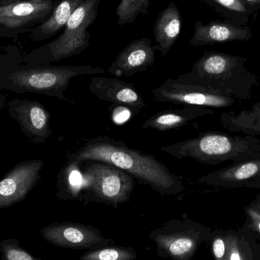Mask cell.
<instances>
[{
	"mask_svg": "<svg viewBox=\"0 0 260 260\" xmlns=\"http://www.w3.org/2000/svg\"><path fill=\"white\" fill-rule=\"evenodd\" d=\"M250 229L260 236V209L256 203L245 208Z\"/></svg>",
	"mask_w": 260,
	"mask_h": 260,
	"instance_id": "cell-26",
	"label": "cell"
},
{
	"mask_svg": "<svg viewBox=\"0 0 260 260\" xmlns=\"http://www.w3.org/2000/svg\"><path fill=\"white\" fill-rule=\"evenodd\" d=\"M208 231L201 229L183 231L175 233L161 234L156 236L158 250L175 260H191L199 246L207 239Z\"/></svg>",
	"mask_w": 260,
	"mask_h": 260,
	"instance_id": "cell-15",
	"label": "cell"
},
{
	"mask_svg": "<svg viewBox=\"0 0 260 260\" xmlns=\"http://www.w3.org/2000/svg\"><path fill=\"white\" fill-rule=\"evenodd\" d=\"M85 0H61L45 21L29 31L30 39L39 42L56 35L65 27L73 12Z\"/></svg>",
	"mask_w": 260,
	"mask_h": 260,
	"instance_id": "cell-19",
	"label": "cell"
},
{
	"mask_svg": "<svg viewBox=\"0 0 260 260\" xmlns=\"http://www.w3.org/2000/svg\"><path fill=\"white\" fill-rule=\"evenodd\" d=\"M243 1L252 13L260 9V0H243Z\"/></svg>",
	"mask_w": 260,
	"mask_h": 260,
	"instance_id": "cell-28",
	"label": "cell"
},
{
	"mask_svg": "<svg viewBox=\"0 0 260 260\" xmlns=\"http://www.w3.org/2000/svg\"><path fill=\"white\" fill-rule=\"evenodd\" d=\"M259 176H260V174H259Z\"/></svg>",
	"mask_w": 260,
	"mask_h": 260,
	"instance_id": "cell-31",
	"label": "cell"
},
{
	"mask_svg": "<svg viewBox=\"0 0 260 260\" xmlns=\"http://www.w3.org/2000/svg\"><path fill=\"white\" fill-rule=\"evenodd\" d=\"M19 1H24V0H0V6H5V5L10 4V3ZM44 1L55 2L56 0H44Z\"/></svg>",
	"mask_w": 260,
	"mask_h": 260,
	"instance_id": "cell-29",
	"label": "cell"
},
{
	"mask_svg": "<svg viewBox=\"0 0 260 260\" xmlns=\"http://www.w3.org/2000/svg\"><path fill=\"white\" fill-rule=\"evenodd\" d=\"M136 253L132 248L111 247L91 250L84 253L80 260H133Z\"/></svg>",
	"mask_w": 260,
	"mask_h": 260,
	"instance_id": "cell-23",
	"label": "cell"
},
{
	"mask_svg": "<svg viewBox=\"0 0 260 260\" xmlns=\"http://www.w3.org/2000/svg\"><path fill=\"white\" fill-rule=\"evenodd\" d=\"M160 150L175 158L189 157L211 165L253 155V148L248 141L216 133L200 135L188 140L161 147Z\"/></svg>",
	"mask_w": 260,
	"mask_h": 260,
	"instance_id": "cell-4",
	"label": "cell"
},
{
	"mask_svg": "<svg viewBox=\"0 0 260 260\" xmlns=\"http://www.w3.org/2000/svg\"><path fill=\"white\" fill-rule=\"evenodd\" d=\"M151 92L154 101L159 103L217 108H228L234 104V99L225 93L200 85L182 83L174 79H167Z\"/></svg>",
	"mask_w": 260,
	"mask_h": 260,
	"instance_id": "cell-7",
	"label": "cell"
},
{
	"mask_svg": "<svg viewBox=\"0 0 260 260\" xmlns=\"http://www.w3.org/2000/svg\"><path fill=\"white\" fill-rule=\"evenodd\" d=\"M212 239L215 260H255L250 243L241 233L235 231L216 232Z\"/></svg>",
	"mask_w": 260,
	"mask_h": 260,
	"instance_id": "cell-17",
	"label": "cell"
},
{
	"mask_svg": "<svg viewBox=\"0 0 260 260\" xmlns=\"http://www.w3.org/2000/svg\"><path fill=\"white\" fill-rule=\"evenodd\" d=\"M252 37L251 29L247 26L238 27L225 21H211L206 24L197 21L189 44L194 47H203L234 41H249Z\"/></svg>",
	"mask_w": 260,
	"mask_h": 260,
	"instance_id": "cell-14",
	"label": "cell"
},
{
	"mask_svg": "<svg viewBox=\"0 0 260 260\" xmlns=\"http://www.w3.org/2000/svg\"><path fill=\"white\" fill-rule=\"evenodd\" d=\"M105 70L91 66L38 67L16 70L6 79L7 88L15 91L39 93L72 102L64 96L72 79L78 76L103 74Z\"/></svg>",
	"mask_w": 260,
	"mask_h": 260,
	"instance_id": "cell-3",
	"label": "cell"
},
{
	"mask_svg": "<svg viewBox=\"0 0 260 260\" xmlns=\"http://www.w3.org/2000/svg\"><path fill=\"white\" fill-rule=\"evenodd\" d=\"M69 161L94 160L109 164L129 174L161 195H176L184 190L182 177L171 172L155 157L129 148L108 136L88 140L76 152L67 155Z\"/></svg>",
	"mask_w": 260,
	"mask_h": 260,
	"instance_id": "cell-1",
	"label": "cell"
},
{
	"mask_svg": "<svg viewBox=\"0 0 260 260\" xmlns=\"http://www.w3.org/2000/svg\"><path fill=\"white\" fill-rule=\"evenodd\" d=\"M151 0H121L117 6L116 15L120 26L133 24L140 15H147Z\"/></svg>",
	"mask_w": 260,
	"mask_h": 260,
	"instance_id": "cell-22",
	"label": "cell"
},
{
	"mask_svg": "<svg viewBox=\"0 0 260 260\" xmlns=\"http://www.w3.org/2000/svg\"><path fill=\"white\" fill-rule=\"evenodd\" d=\"M79 162L69 161L59 174V190L64 198L76 199L83 189V174L79 168Z\"/></svg>",
	"mask_w": 260,
	"mask_h": 260,
	"instance_id": "cell-21",
	"label": "cell"
},
{
	"mask_svg": "<svg viewBox=\"0 0 260 260\" xmlns=\"http://www.w3.org/2000/svg\"><path fill=\"white\" fill-rule=\"evenodd\" d=\"M89 90L100 100L114 105L127 107L134 114L146 106L144 99L133 84L120 80L118 78H91Z\"/></svg>",
	"mask_w": 260,
	"mask_h": 260,
	"instance_id": "cell-13",
	"label": "cell"
},
{
	"mask_svg": "<svg viewBox=\"0 0 260 260\" xmlns=\"http://www.w3.org/2000/svg\"><path fill=\"white\" fill-rule=\"evenodd\" d=\"M256 204H257V206H259L260 209V198L259 199V200H257V202H256Z\"/></svg>",
	"mask_w": 260,
	"mask_h": 260,
	"instance_id": "cell-30",
	"label": "cell"
},
{
	"mask_svg": "<svg viewBox=\"0 0 260 260\" xmlns=\"http://www.w3.org/2000/svg\"><path fill=\"white\" fill-rule=\"evenodd\" d=\"M155 61V50L150 38L135 40L128 44L114 59L108 69L116 78L132 77L135 74L149 70Z\"/></svg>",
	"mask_w": 260,
	"mask_h": 260,
	"instance_id": "cell-12",
	"label": "cell"
},
{
	"mask_svg": "<svg viewBox=\"0 0 260 260\" xmlns=\"http://www.w3.org/2000/svg\"><path fill=\"white\" fill-rule=\"evenodd\" d=\"M260 174V160H249L224 168L200 179L202 183L218 185L228 182H241Z\"/></svg>",
	"mask_w": 260,
	"mask_h": 260,
	"instance_id": "cell-20",
	"label": "cell"
},
{
	"mask_svg": "<svg viewBox=\"0 0 260 260\" xmlns=\"http://www.w3.org/2000/svg\"><path fill=\"white\" fill-rule=\"evenodd\" d=\"M183 108L160 111L147 119L142 128L157 131H168L179 129L200 116L208 114L207 110L203 107L184 105Z\"/></svg>",
	"mask_w": 260,
	"mask_h": 260,
	"instance_id": "cell-18",
	"label": "cell"
},
{
	"mask_svg": "<svg viewBox=\"0 0 260 260\" xmlns=\"http://www.w3.org/2000/svg\"><path fill=\"white\" fill-rule=\"evenodd\" d=\"M111 112V120L117 125H121L127 122L132 117V110L127 107L115 105Z\"/></svg>",
	"mask_w": 260,
	"mask_h": 260,
	"instance_id": "cell-27",
	"label": "cell"
},
{
	"mask_svg": "<svg viewBox=\"0 0 260 260\" xmlns=\"http://www.w3.org/2000/svg\"><path fill=\"white\" fill-rule=\"evenodd\" d=\"M82 174L83 189L94 200L113 206L129 201L135 183L125 171L99 162L85 168Z\"/></svg>",
	"mask_w": 260,
	"mask_h": 260,
	"instance_id": "cell-5",
	"label": "cell"
},
{
	"mask_svg": "<svg viewBox=\"0 0 260 260\" xmlns=\"http://www.w3.org/2000/svg\"><path fill=\"white\" fill-rule=\"evenodd\" d=\"M101 0H85L70 17L63 32L54 41L35 49L27 55L33 65H47L79 55L90 45L88 28L98 17Z\"/></svg>",
	"mask_w": 260,
	"mask_h": 260,
	"instance_id": "cell-2",
	"label": "cell"
},
{
	"mask_svg": "<svg viewBox=\"0 0 260 260\" xmlns=\"http://www.w3.org/2000/svg\"><path fill=\"white\" fill-rule=\"evenodd\" d=\"M0 247L3 260H41L29 254L14 241H3Z\"/></svg>",
	"mask_w": 260,
	"mask_h": 260,
	"instance_id": "cell-24",
	"label": "cell"
},
{
	"mask_svg": "<svg viewBox=\"0 0 260 260\" xmlns=\"http://www.w3.org/2000/svg\"><path fill=\"white\" fill-rule=\"evenodd\" d=\"M245 61V58L241 56L219 52H206L194 63L189 73L176 79L182 83L200 85L225 93L222 88L224 81L241 70Z\"/></svg>",
	"mask_w": 260,
	"mask_h": 260,
	"instance_id": "cell-6",
	"label": "cell"
},
{
	"mask_svg": "<svg viewBox=\"0 0 260 260\" xmlns=\"http://www.w3.org/2000/svg\"><path fill=\"white\" fill-rule=\"evenodd\" d=\"M182 18L180 10L174 2L170 3L157 17L154 23V35L155 51L161 56L168 54L177 42L181 30Z\"/></svg>",
	"mask_w": 260,
	"mask_h": 260,
	"instance_id": "cell-16",
	"label": "cell"
},
{
	"mask_svg": "<svg viewBox=\"0 0 260 260\" xmlns=\"http://www.w3.org/2000/svg\"><path fill=\"white\" fill-rule=\"evenodd\" d=\"M44 165L41 160L21 162L0 181V209L25 198L36 184Z\"/></svg>",
	"mask_w": 260,
	"mask_h": 260,
	"instance_id": "cell-9",
	"label": "cell"
},
{
	"mask_svg": "<svg viewBox=\"0 0 260 260\" xmlns=\"http://www.w3.org/2000/svg\"><path fill=\"white\" fill-rule=\"evenodd\" d=\"M9 112L24 134L35 143L45 142L52 135L50 114L38 102L15 100L9 103Z\"/></svg>",
	"mask_w": 260,
	"mask_h": 260,
	"instance_id": "cell-11",
	"label": "cell"
},
{
	"mask_svg": "<svg viewBox=\"0 0 260 260\" xmlns=\"http://www.w3.org/2000/svg\"><path fill=\"white\" fill-rule=\"evenodd\" d=\"M48 242L73 249H91L107 245L108 241L100 231L90 226L73 223L51 224L41 232Z\"/></svg>",
	"mask_w": 260,
	"mask_h": 260,
	"instance_id": "cell-10",
	"label": "cell"
},
{
	"mask_svg": "<svg viewBox=\"0 0 260 260\" xmlns=\"http://www.w3.org/2000/svg\"><path fill=\"white\" fill-rule=\"evenodd\" d=\"M56 1L24 0L0 6V37L14 38L45 21Z\"/></svg>",
	"mask_w": 260,
	"mask_h": 260,
	"instance_id": "cell-8",
	"label": "cell"
},
{
	"mask_svg": "<svg viewBox=\"0 0 260 260\" xmlns=\"http://www.w3.org/2000/svg\"><path fill=\"white\" fill-rule=\"evenodd\" d=\"M211 1L229 12L238 13L240 15H245L247 17L252 13L243 0H211Z\"/></svg>",
	"mask_w": 260,
	"mask_h": 260,
	"instance_id": "cell-25",
	"label": "cell"
}]
</instances>
